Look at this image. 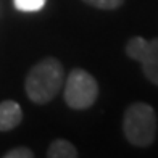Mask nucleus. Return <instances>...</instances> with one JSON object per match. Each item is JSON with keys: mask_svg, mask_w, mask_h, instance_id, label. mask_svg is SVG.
<instances>
[{"mask_svg": "<svg viewBox=\"0 0 158 158\" xmlns=\"http://www.w3.org/2000/svg\"><path fill=\"white\" fill-rule=\"evenodd\" d=\"M63 66L56 58H44L26 76V94L34 103H48L63 85Z\"/></svg>", "mask_w": 158, "mask_h": 158, "instance_id": "f257e3e1", "label": "nucleus"}, {"mask_svg": "<svg viewBox=\"0 0 158 158\" xmlns=\"http://www.w3.org/2000/svg\"><path fill=\"white\" fill-rule=\"evenodd\" d=\"M123 129L126 139L137 147H148L156 134V114L147 103H134L124 113Z\"/></svg>", "mask_w": 158, "mask_h": 158, "instance_id": "f03ea898", "label": "nucleus"}, {"mask_svg": "<svg viewBox=\"0 0 158 158\" xmlns=\"http://www.w3.org/2000/svg\"><path fill=\"white\" fill-rule=\"evenodd\" d=\"M98 95V85L92 74L84 69H73L68 74L64 87V102L74 110H85L94 105Z\"/></svg>", "mask_w": 158, "mask_h": 158, "instance_id": "7ed1b4c3", "label": "nucleus"}, {"mask_svg": "<svg viewBox=\"0 0 158 158\" xmlns=\"http://www.w3.org/2000/svg\"><path fill=\"white\" fill-rule=\"evenodd\" d=\"M126 53L132 60H137L147 79L158 85V39L145 40L139 35L132 37L126 45Z\"/></svg>", "mask_w": 158, "mask_h": 158, "instance_id": "20e7f679", "label": "nucleus"}, {"mask_svg": "<svg viewBox=\"0 0 158 158\" xmlns=\"http://www.w3.org/2000/svg\"><path fill=\"white\" fill-rule=\"evenodd\" d=\"M23 111L21 106L13 100H5L0 103V131H10L21 123Z\"/></svg>", "mask_w": 158, "mask_h": 158, "instance_id": "39448f33", "label": "nucleus"}, {"mask_svg": "<svg viewBox=\"0 0 158 158\" xmlns=\"http://www.w3.org/2000/svg\"><path fill=\"white\" fill-rule=\"evenodd\" d=\"M48 158H76L77 150L71 142L64 139H56L55 142L50 143V147L47 150Z\"/></svg>", "mask_w": 158, "mask_h": 158, "instance_id": "423d86ee", "label": "nucleus"}, {"mask_svg": "<svg viewBox=\"0 0 158 158\" xmlns=\"http://www.w3.org/2000/svg\"><path fill=\"white\" fill-rule=\"evenodd\" d=\"M47 0H13L16 10L19 11H39L44 8Z\"/></svg>", "mask_w": 158, "mask_h": 158, "instance_id": "0eeeda50", "label": "nucleus"}, {"mask_svg": "<svg viewBox=\"0 0 158 158\" xmlns=\"http://www.w3.org/2000/svg\"><path fill=\"white\" fill-rule=\"evenodd\" d=\"M85 3H89L95 8H102V10H114L123 3V0H84Z\"/></svg>", "mask_w": 158, "mask_h": 158, "instance_id": "6e6552de", "label": "nucleus"}, {"mask_svg": "<svg viewBox=\"0 0 158 158\" xmlns=\"http://www.w3.org/2000/svg\"><path fill=\"white\" fill-rule=\"evenodd\" d=\"M32 156H34L32 150L27 147H16L5 153V158H32Z\"/></svg>", "mask_w": 158, "mask_h": 158, "instance_id": "1a4fd4ad", "label": "nucleus"}]
</instances>
